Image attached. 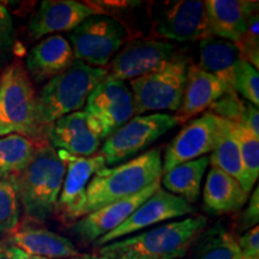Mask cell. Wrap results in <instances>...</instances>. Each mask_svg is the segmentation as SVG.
Segmentation results:
<instances>
[{
    "instance_id": "6da1fadb",
    "label": "cell",
    "mask_w": 259,
    "mask_h": 259,
    "mask_svg": "<svg viewBox=\"0 0 259 259\" xmlns=\"http://www.w3.org/2000/svg\"><path fill=\"white\" fill-rule=\"evenodd\" d=\"M206 226L208 220L204 216L168 222L103 245L97 254L107 259H179L187 253Z\"/></svg>"
},
{
    "instance_id": "7a4b0ae2",
    "label": "cell",
    "mask_w": 259,
    "mask_h": 259,
    "mask_svg": "<svg viewBox=\"0 0 259 259\" xmlns=\"http://www.w3.org/2000/svg\"><path fill=\"white\" fill-rule=\"evenodd\" d=\"M162 177L160 149H150L137 157L94 174L77 220L118 200L135 196Z\"/></svg>"
},
{
    "instance_id": "3957f363",
    "label": "cell",
    "mask_w": 259,
    "mask_h": 259,
    "mask_svg": "<svg viewBox=\"0 0 259 259\" xmlns=\"http://www.w3.org/2000/svg\"><path fill=\"white\" fill-rule=\"evenodd\" d=\"M64 176V162L56 149L46 144L36 148L24 170L9 179L27 218L38 223L50 219L57 208Z\"/></svg>"
},
{
    "instance_id": "277c9868",
    "label": "cell",
    "mask_w": 259,
    "mask_h": 259,
    "mask_svg": "<svg viewBox=\"0 0 259 259\" xmlns=\"http://www.w3.org/2000/svg\"><path fill=\"white\" fill-rule=\"evenodd\" d=\"M108 73L106 67H92L79 60L45 84L36 95V122L41 131L58 119L82 111L94 88Z\"/></svg>"
},
{
    "instance_id": "5b68a950",
    "label": "cell",
    "mask_w": 259,
    "mask_h": 259,
    "mask_svg": "<svg viewBox=\"0 0 259 259\" xmlns=\"http://www.w3.org/2000/svg\"><path fill=\"white\" fill-rule=\"evenodd\" d=\"M36 94L25 67L14 63L0 74V137L21 135L37 138Z\"/></svg>"
},
{
    "instance_id": "8992f818",
    "label": "cell",
    "mask_w": 259,
    "mask_h": 259,
    "mask_svg": "<svg viewBox=\"0 0 259 259\" xmlns=\"http://www.w3.org/2000/svg\"><path fill=\"white\" fill-rule=\"evenodd\" d=\"M189 65V58L178 53L160 69L130 80L135 116L148 112H177L183 101Z\"/></svg>"
},
{
    "instance_id": "52a82bcc",
    "label": "cell",
    "mask_w": 259,
    "mask_h": 259,
    "mask_svg": "<svg viewBox=\"0 0 259 259\" xmlns=\"http://www.w3.org/2000/svg\"><path fill=\"white\" fill-rule=\"evenodd\" d=\"M127 31L120 22L94 15L70 32L74 59L92 67H105L124 46Z\"/></svg>"
},
{
    "instance_id": "ba28073f",
    "label": "cell",
    "mask_w": 259,
    "mask_h": 259,
    "mask_svg": "<svg viewBox=\"0 0 259 259\" xmlns=\"http://www.w3.org/2000/svg\"><path fill=\"white\" fill-rule=\"evenodd\" d=\"M177 125L176 115L168 113L135 116L106 139L100 154L105 158L106 166L131 160Z\"/></svg>"
},
{
    "instance_id": "9c48e42d",
    "label": "cell",
    "mask_w": 259,
    "mask_h": 259,
    "mask_svg": "<svg viewBox=\"0 0 259 259\" xmlns=\"http://www.w3.org/2000/svg\"><path fill=\"white\" fill-rule=\"evenodd\" d=\"M84 112L101 126L106 141L135 115L131 90L124 80L107 73L89 95Z\"/></svg>"
},
{
    "instance_id": "30bf717a",
    "label": "cell",
    "mask_w": 259,
    "mask_h": 259,
    "mask_svg": "<svg viewBox=\"0 0 259 259\" xmlns=\"http://www.w3.org/2000/svg\"><path fill=\"white\" fill-rule=\"evenodd\" d=\"M153 31L158 37L178 42L202 41L211 36L205 2L167 3L155 15Z\"/></svg>"
},
{
    "instance_id": "8fae6325",
    "label": "cell",
    "mask_w": 259,
    "mask_h": 259,
    "mask_svg": "<svg viewBox=\"0 0 259 259\" xmlns=\"http://www.w3.org/2000/svg\"><path fill=\"white\" fill-rule=\"evenodd\" d=\"M192 212V204L160 187L150 198L141 204L124 223L116 227L114 231L97 239L94 242V246L101 247L103 245L119 240V239L134 234V233L148 228V227L177 218H183V216L190 215Z\"/></svg>"
},
{
    "instance_id": "7c38bea8",
    "label": "cell",
    "mask_w": 259,
    "mask_h": 259,
    "mask_svg": "<svg viewBox=\"0 0 259 259\" xmlns=\"http://www.w3.org/2000/svg\"><path fill=\"white\" fill-rule=\"evenodd\" d=\"M178 54L174 45L166 41L137 38L127 42L112 59L113 74L121 80H132L160 69Z\"/></svg>"
},
{
    "instance_id": "4fadbf2b",
    "label": "cell",
    "mask_w": 259,
    "mask_h": 259,
    "mask_svg": "<svg viewBox=\"0 0 259 259\" xmlns=\"http://www.w3.org/2000/svg\"><path fill=\"white\" fill-rule=\"evenodd\" d=\"M47 136L52 148L82 157L95 155L105 141L101 126L84 111L58 119L48 127Z\"/></svg>"
},
{
    "instance_id": "5bb4252c",
    "label": "cell",
    "mask_w": 259,
    "mask_h": 259,
    "mask_svg": "<svg viewBox=\"0 0 259 259\" xmlns=\"http://www.w3.org/2000/svg\"><path fill=\"white\" fill-rule=\"evenodd\" d=\"M57 151L65 164V176L56 209L66 220H77L90 180L96 171L106 167L105 158L100 153L90 157H82L63 150Z\"/></svg>"
},
{
    "instance_id": "9a60e30c",
    "label": "cell",
    "mask_w": 259,
    "mask_h": 259,
    "mask_svg": "<svg viewBox=\"0 0 259 259\" xmlns=\"http://www.w3.org/2000/svg\"><path fill=\"white\" fill-rule=\"evenodd\" d=\"M160 187L161 179H158L135 196L108 204L101 209L95 210L78 219L71 227V231L74 236L84 244H94L97 239L114 231L116 227L124 223L128 216L141 204L150 198Z\"/></svg>"
},
{
    "instance_id": "2e32d148",
    "label": "cell",
    "mask_w": 259,
    "mask_h": 259,
    "mask_svg": "<svg viewBox=\"0 0 259 259\" xmlns=\"http://www.w3.org/2000/svg\"><path fill=\"white\" fill-rule=\"evenodd\" d=\"M101 14L99 6L76 0H45L29 21V37L38 40L50 34L71 32L87 18Z\"/></svg>"
},
{
    "instance_id": "e0dca14e",
    "label": "cell",
    "mask_w": 259,
    "mask_h": 259,
    "mask_svg": "<svg viewBox=\"0 0 259 259\" xmlns=\"http://www.w3.org/2000/svg\"><path fill=\"white\" fill-rule=\"evenodd\" d=\"M216 116L203 113L191 120L168 144L162 163V174L185 162L211 153L215 141Z\"/></svg>"
},
{
    "instance_id": "ac0fdd59",
    "label": "cell",
    "mask_w": 259,
    "mask_h": 259,
    "mask_svg": "<svg viewBox=\"0 0 259 259\" xmlns=\"http://www.w3.org/2000/svg\"><path fill=\"white\" fill-rule=\"evenodd\" d=\"M229 89L231 87L218 77L202 70L198 65L190 64L183 101L176 115L178 124H185L202 114Z\"/></svg>"
},
{
    "instance_id": "d6986e66",
    "label": "cell",
    "mask_w": 259,
    "mask_h": 259,
    "mask_svg": "<svg viewBox=\"0 0 259 259\" xmlns=\"http://www.w3.org/2000/svg\"><path fill=\"white\" fill-rule=\"evenodd\" d=\"M74 60L70 42L61 35H51L29 51L25 70L31 80L42 83L69 70Z\"/></svg>"
},
{
    "instance_id": "ffe728a7",
    "label": "cell",
    "mask_w": 259,
    "mask_h": 259,
    "mask_svg": "<svg viewBox=\"0 0 259 259\" xmlns=\"http://www.w3.org/2000/svg\"><path fill=\"white\" fill-rule=\"evenodd\" d=\"M205 8L211 36L236 44L250 18L258 12V2L206 0Z\"/></svg>"
},
{
    "instance_id": "44dd1931",
    "label": "cell",
    "mask_w": 259,
    "mask_h": 259,
    "mask_svg": "<svg viewBox=\"0 0 259 259\" xmlns=\"http://www.w3.org/2000/svg\"><path fill=\"white\" fill-rule=\"evenodd\" d=\"M11 244L25 254L45 259L73 258L79 251L70 239L45 228L24 227L11 233Z\"/></svg>"
},
{
    "instance_id": "7402d4cb",
    "label": "cell",
    "mask_w": 259,
    "mask_h": 259,
    "mask_svg": "<svg viewBox=\"0 0 259 259\" xmlns=\"http://www.w3.org/2000/svg\"><path fill=\"white\" fill-rule=\"evenodd\" d=\"M240 184L216 167L210 168L203 189L204 209L215 215L236 212L247 202Z\"/></svg>"
},
{
    "instance_id": "603a6c76",
    "label": "cell",
    "mask_w": 259,
    "mask_h": 259,
    "mask_svg": "<svg viewBox=\"0 0 259 259\" xmlns=\"http://www.w3.org/2000/svg\"><path fill=\"white\" fill-rule=\"evenodd\" d=\"M241 59L240 51L234 42L209 36L199 41L200 69L215 77L233 89L234 69Z\"/></svg>"
},
{
    "instance_id": "cb8c5ba5",
    "label": "cell",
    "mask_w": 259,
    "mask_h": 259,
    "mask_svg": "<svg viewBox=\"0 0 259 259\" xmlns=\"http://www.w3.org/2000/svg\"><path fill=\"white\" fill-rule=\"evenodd\" d=\"M209 164L231 176L233 179L240 184L244 190L245 173L241 162L240 149H239V143L234 134V125L233 122L219 118V116H216L215 141H213L211 155L209 157Z\"/></svg>"
},
{
    "instance_id": "d4e9b609",
    "label": "cell",
    "mask_w": 259,
    "mask_h": 259,
    "mask_svg": "<svg viewBox=\"0 0 259 259\" xmlns=\"http://www.w3.org/2000/svg\"><path fill=\"white\" fill-rule=\"evenodd\" d=\"M208 166L209 157L206 156L179 164L162 174V189L185 199L190 204L197 202L200 194V184Z\"/></svg>"
},
{
    "instance_id": "484cf974",
    "label": "cell",
    "mask_w": 259,
    "mask_h": 259,
    "mask_svg": "<svg viewBox=\"0 0 259 259\" xmlns=\"http://www.w3.org/2000/svg\"><path fill=\"white\" fill-rule=\"evenodd\" d=\"M190 250L191 259H240L238 239L221 223L206 227Z\"/></svg>"
},
{
    "instance_id": "4316f807",
    "label": "cell",
    "mask_w": 259,
    "mask_h": 259,
    "mask_svg": "<svg viewBox=\"0 0 259 259\" xmlns=\"http://www.w3.org/2000/svg\"><path fill=\"white\" fill-rule=\"evenodd\" d=\"M31 139L21 135L0 137V180H9L24 170L34 157Z\"/></svg>"
},
{
    "instance_id": "83f0119b",
    "label": "cell",
    "mask_w": 259,
    "mask_h": 259,
    "mask_svg": "<svg viewBox=\"0 0 259 259\" xmlns=\"http://www.w3.org/2000/svg\"><path fill=\"white\" fill-rule=\"evenodd\" d=\"M234 125V134L240 149L245 173V192L250 194L259 176V137L240 125Z\"/></svg>"
},
{
    "instance_id": "f1b7e54d",
    "label": "cell",
    "mask_w": 259,
    "mask_h": 259,
    "mask_svg": "<svg viewBox=\"0 0 259 259\" xmlns=\"http://www.w3.org/2000/svg\"><path fill=\"white\" fill-rule=\"evenodd\" d=\"M21 204L14 185L0 180V234L12 233L18 227Z\"/></svg>"
},
{
    "instance_id": "f546056e",
    "label": "cell",
    "mask_w": 259,
    "mask_h": 259,
    "mask_svg": "<svg viewBox=\"0 0 259 259\" xmlns=\"http://www.w3.org/2000/svg\"><path fill=\"white\" fill-rule=\"evenodd\" d=\"M233 90L244 97L251 105H259V73L253 65L241 58L234 69Z\"/></svg>"
},
{
    "instance_id": "4dcf8cb0",
    "label": "cell",
    "mask_w": 259,
    "mask_h": 259,
    "mask_svg": "<svg viewBox=\"0 0 259 259\" xmlns=\"http://www.w3.org/2000/svg\"><path fill=\"white\" fill-rule=\"evenodd\" d=\"M246 101L241 100L235 90L229 89L213 105L210 107V113L219 118L239 124L244 113Z\"/></svg>"
},
{
    "instance_id": "1f68e13d",
    "label": "cell",
    "mask_w": 259,
    "mask_h": 259,
    "mask_svg": "<svg viewBox=\"0 0 259 259\" xmlns=\"http://www.w3.org/2000/svg\"><path fill=\"white\" fill-rule=\"evenodd\" d=\"M259 18L258 12L254 14L248 21L244 34L241 35L240 40L236 42L239 51H240L241 58L253 65L258 70L259 66Z\"/></svg>"
},
{
    "instance_id": "d6a6232c",
    "label": "cell",
    "mask_w": 259,
    "mask_h": 259,
    "mask_svg": "<svg viewBox=\"0 0 259 259\" xmlns=\"http://www.w3.org/2000/svg\"><path fill=\"white\" fill-rule=\"evenodd\" d=\"M15 41L14 22L6 6L0 4V61L5 59Z\"/></svg>"
},
{
    "instance_id": "836d02e7",
    "label": "cell",
    "mask_w": 259,
    "mask_h": 259,
    "mask_svg": "<svg viewBox=\"0 0 259 259\" xmlns=\"http://www.w3.org/2000/svg\"><path fill=\"white\" fill-rule=\"evenodd\" d=\"M240 259H259V227L248 229L238 240Z\"/></svg>"
},
{
    "instance_id": "e575fe53",
    "label": "cell",
    "mask_w": 259,
    "mask_h": 259,
    "mask_svg": "<svg viewBox=\"0 0 259 259\" xmlns=\"http://www.w3.org/2000/svg\"><path fill=\"white\" fill-rule=\"evenodd\" d=\"M259 220V189L255 187L253 194L251 196L250 202L246 206L240 218V228L251 229L257 226Z\"/></svg>"
},
{
    "instance_id": "d590c367",
    "label": "cell",
    "mask_w": 259,
    "mask_h": 259,
    "mask_svg": "<svg viewBox=\"0 0 259 259\" xmlns=\"http://www.w3.org/2000/svg\"><path fill=\"white\" fill-rule=\"evenodd\" d=\"M242 127H245L246 130L253 134L254 136L259 137V112H258V107H255L253 105H251L250 102L246 101L245 105V109L244 113H242L241 120L239 124Z\"/></svg>"
},
{
    "instance_id": "8d00e7d4",
    "label": "cell",
    "mask_w": 259,
    "mask_h": 259,
    "mask_svg": "<svg viewBox=\"0 0 259 259\" xmlns=\"http://www.w3.org/2000/svg\"><path fill=\"white\" fill-rule=\"evenodd\" d=\"M23 254L24 252H22L15 246H4L0 252V259H21Z\"/></svg>"
},
{
    "instance_id": "74e56055",
    "label": "cell",
    "mask_w": 259,
    "mask_h": 259,
    "mask_svg": "<svg viewBox=\"0 0 259 259\" xmlns=\"http://www.w3.org/2000/svg\"><path fill=\"white\" fill-rule=\"evenodd\" d=\"M72 259H107L102 255L99 254H82V255H77V257H73Z\"/></svg>"
},
{
    "instance_id": "f35d334b",
    "label": "cell",
    "mask_w": 259,
    "mask_h": 259,
    "mask_svg": "<svg viewBox=\"0 0 259 259\" xmlns=\"http://www.w3.org/2000/svg\"><path fill=\"white\" fill-rule=\"evenodd\" d=\"M21 259H45V258H40V257H35V255H29V254H23V257Z\"/></svg>"
},
{
    "instance_id": "ab89813d",
    "label": "cell",
    "mask_w": 259,
    "mask_h": 259,
    "mask_svg": "<svg viewBox=\"0 0 259 259\" xmlns=\"http://www.w3.org/2000/svg\"><path fill=\"white\" fill-rule=\"evenodd\" d=\"M3 247H4V246H0V252H2V250H3Z\"/></svg>"
}]
</instances>
